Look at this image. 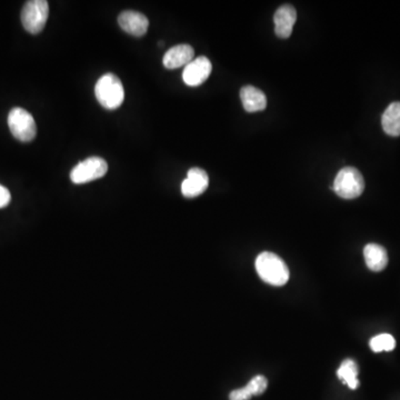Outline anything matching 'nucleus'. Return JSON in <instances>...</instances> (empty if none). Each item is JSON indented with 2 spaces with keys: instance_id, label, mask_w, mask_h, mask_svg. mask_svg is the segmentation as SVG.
Masks as SVG:
<instances>
[{
  "instance_id": "3",
  "label": "nucleus",
  "mask_w": 400,
  "mask_h": 400,
  "mask_svg": "<svg viewBox=\"0 0 400 400\" xmlns=\"http://www.w3.org/2000/svg\"><path fill=\"white\" fill-rule=\"evenodd\" d=\"M333 189L343 199H355L364 192V177L355 167H343L334 180Z\"/></svg>"
},
{
  "instance_id": "10",
  "label": "nucleus",
  "mask_w": 400,
  "mask_h": 400,
  "mask_svg": "<svg viewBox=\"0 0 400 400\" xmlns=\"http://www.w3.org/2000/svg\"><path fill=\"white\" fill-rule=\"evenodd\" d=\"M296 9L291 5H283L276 11L273 15L275 21V33L281 40H287L290 37L296 23Z\"/></svg>"
},
{
  "instance_id": "1",
  "label": "nucleus",
  "mask_w": 400,
  "mask_h": 400,
  "mask_svg": "<svg viewBox=\"0 0 400 400\" xmlns=\"http://www.w3.org/2000/svg\"><path fill=\"white\" fill-rule=\"evenodd\" d=\"M256 271L265 283L277 287L286 285L290 276L286 263L278 255L269 252L258 255Z\"/></svg>"
},
{
  "instance_id": "7",
  "label": "nucleus",
  "mask_w": 400,
  "mask_h": 400,
  "mask_svg": "<svg viewBox=\"0 0 400 400\" xmlns=\"http://www.w3.org/2000/svg\"><path fill=\"white\" fill-rule=\"evenodd\" d=\"M211 71H213V65H211V60L205 56H200L184 67L182 79L188 86H200L208 79Z\"/></svg>"
},
{
  "instance_id": "16",
  "label": "nucleus",
  "mask_w": 400,
  "mask_h": 400,
  "mask_svg": "<svg viewBox=\"0 0 400 400\" xmlns=\"http://www.w3.org/2000/svg\"><path fill=\"white\" fill-rule=\"evenodd\" d=\"M337 376L351 389L358 388V366L353 359H346L341 363L337 370Z\"/></svg>"
},
{
  "instance_id": "2",
  "label": "nucleus",
  "mask_w": 400,
  "mask_h": 400,
  "mask_svg": "<svg viewBox=\"0 0 400 400\" xmlns=\"http://www.w3.org/2000/svg\"><path fill=\"white\" fill-rule=\"evenodd\" d=\"M95 95L104 108L114 110L125 100V89L122 81L114 73L102 76L95 86Z\"/></svg>"
},
{
  "instance_id": "11",
  "label": "nucleus",
  "mask_w": 400,
  "mask_h": 400,
  "mask_svg": "<svg viewBox=\"0 0 400 400\" xmlns=\"http://www.w3.org/2000/svg\"><path fill=\"white\" fill-rule=\"evenodd\" d=\"M195 59V50L189 45H177L170 48L163 58V64L167 69L186 67Z\"/></svg>"
},
{
  "instance_id": "6",
  "label": "nucleus",
  "mask_w": 400,
  "mask_h": 400,
  "mask_svg": "<svg viewBox=\"0 0 400 400\" xmlns=\"http://www.w3.org/2000/svg\"><path fill=\"white\" fill-rule=\"evenodd\" d=\"M108 172V164L100 157H89L79 163L71 170V180L73 184H86L102 178Z\"/></svg>"
},
{
  "instance_id": "8",
  "label": "nucleus",
  "mask_w": 400,
  "mask_h": 400,
  "mask_svg": "<svg viewBox=\"0 0 400 400\" xmlns=\"http://www.w3.org/2000/svg\"><path fill=\"white\" fill-rule=\"evenodd\" d=\"M209 177L204 169H189L187 178L182 182V192L184 197L195 198L201 195L208 188Z\"/></svg>"
},
{
  "instance_id": "17",
  "label": "nucleus",
  "mask_w": 400,
  "mask_h": 400,
  "mask_svg": "<svg viewBox=\"0 0 400 400\" xmlns=\"http://www.w3.org/2000/svg\"><path fill=\"white\" fill-rule=\"evenodd\" d=\"M370 349L375 353H382V351H392L395 349L396 341L389 334H380L376 337L372 338L369 341Z\"/></svg>"
},
{
  "instance_id": "13",
  "label": "nucleus",
  "mask_w": 400,
  "mask_h": 400,
  "mask_svg": "<svg viewBox=\"0 0 400 400\" xmlns=\"http://www.w3.org/2000/svg\"><path fill=\"white\" fill-rule=\"evenodd\" d=\"M364 257L367 267L372 271H384L387 267V250L378 244H368L364 248Z\"/></svg>"
},
{
  "instance_id": "15",
  "label": "nucleus",
  "mask_w": 400,
  "mask_h": 400,
  "mask_svg": "<svg viewBox=\"0 0 400 400\" xmlns=\"http://www.w3.org/2000/svg\"><path fill=\"white\" fill-rule=\"evenodd\" d=\"M382 129L392 137L400 136V102H392L382 117Z\"/></svg>"
},
{
  "instance_id": "4",
  "label": "nucleus",
  "mask_w": 400,
  "mask_h": 400,
  "mask_svg": "<svg viewBox=\"0 0 400 400\" xmlns=\"http://www.w3.org/2000/svg\"><path fill=\"white\" fill-rule=\"evenodd\" d=\"M49 16V5L46 0H30L21 11V24L29 34L42 32Z\"/></svg>"
},
{
  "instance_id": "14",
  "label": "nucleus",
  "mask_w": 400,
  "mask_h": 400,
  "mask_svg": "<svg viewBox=\"0 0 400 400\" xmlns=\"http://www.w3.org/2000/svg\"><path fill=\"white\" fill-rule=\"evenodd\" d=\"M268 380L265 376H256L245 387L230 392V400H249L252 396L261 395L267 389Z\"/></svg>"
},
{
  "instance_id": "9",
  "label": "nucleus",
  "mask_w": 400,
  "mask_h": 400,
  "mask_svg": "<svg viewBox=\"0 0 400 400\" xmlns=\"http://www.w3.org/2000/svg\"><path fill=\"white\" fill-rule=\"evenodd\" d=\"M118 24L124 32L131 36L143 37L148 30V18L137 11H127L120 13Z\"/></svg>"
},
{
  "instance_id": "12",
  "label": "nucleus",
  "mask_w": 400,
  "mask_h": 400,
  "mask_svg": "<svg viewBox=\"0 0 400 400\" xmlns=\"http://www.w3.org/2000/svg\"><path fill=\"white\" fill-rule=\"evenodd\" d=\"M242 106L247 112H261L267 107V97L263 91L248 85L240 89Z\"/></svg>"
},
{
  "instance_id": "18",
  "label": "nucleus",
  "mask_w": 400,
  "mask_h": 400,
  "mask_svg": "<svg viewBox=\"0 0 400 400\" xmlns=\"http://www.w3.org/2000/svg\"><path fill=\"white\" fill-rule=\"evenodd\" d=\"M11 192L7 188L0 184V208H4L6 206H8L11 203Z\"/></svg>"
},
{
  "instance_id": "5",
  "label": "nucleus",
  "mask_w": 400,
  "mask_h": 400,
  "mask_svg": "<svg viewBox=\"0 0 400 400\" xmlns=\"http://www.w3.org/2000/svg\"><path fill=\"white\" fill-rule=\"evenodd\" d=\"M8 126L11 135L23 143L34 141L37 126L34 117L23 108H13L8 114Z\"/></svg>"
}]
</instances>
